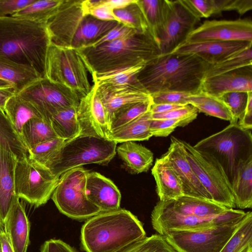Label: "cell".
<instances>
[{"label": "cell", "mask_w": 252, "mask_h": 252, "mask_svg": "<svg viewBox=\"0 0 252 252\" xmlns=\"http://www.w3.org/2000/svg\"><path fill=\"white\" fill-rule=\"evenodd\" d=\"M63 1V0H35L11 16L46 24L58 11Z\"/></svg>", "instance_id": "8d00e7d4"}, {"label": "cell", "mask_w": 252, "mask_h": 252, "mask_svg": "<svg viewBox=\"0 0 252 252\" xmlns=\"http://www.w3.org/2000/svg\"><path fill=\"white\" fill-rule=\"evenodd\" d=\"M113 13L118 22L129 28L142 32L149 31L147 22L137 0L123 8L113 10Z\"/></svg>", "instance_id": "f35d334b"}, {"label": "cell", "mask_w": 252, "mask_h": 252, "mask_svg": "<svg viewBox=\"0 0 252 252\" xmlns=\"http://www.w3.org/2000/svg\"><path fill=\"white\" fill-rule=\"evenodd\" d=\"M4 113L20 137L23 126L28 121L33 118L45 119L32 103L18 94L8 100Z\"/></svg>", "instance_id": "f546056e"}, {"label": "cell", "mask_w": 252, "mask_h": 252, "mask_svg": "<svg viewBox=\"0 0 252 252\" xmlns=\"http://www.w3.org/2000/svg\"><path fill=\"white\" fill-rule=\"evenodd\" d=\"M152 100L133 103L118 110L113 114L109 124V132L131 122L150 110Z\"/></svg>", "instance_id": "60d3db41"}, {"label": "cell", "mask_w": 252, "mask_h": 252, "mask_svg": "<svg viewBox=\"0 0 252 252\" xmlns=\"http://www.w3.org/2000/svg\"><path fill=\"white\" fill-rule=\"evenodd\" d=\"M183 106L184 105L166 103L153 104L150 108V112L152 114L162 113L181 107Z\"/></svg>", "instance_id": "680465c9"}, {"label": "cell", "mask_w": 252, "mask_h": 252, "mask_svg": "<svg viewBox=\"0 0 252 252\" xmlns=\"http://www.w3.org/2000/svg\"><path fill=\"white\" fill-rule=\"evenodd\" d=\"M133 30L134 29L119 22L115 28L89 46H96L103 43L116 40L126 35Z\"/></svg>", "instance_id": "db71d44e"}, {"label": "cell", "mask_w": 252, "mask_h": 252, "mask_svg": "<svg viewBox=\"0 0 252 252\" xmlns=\"http://www.w3.org/2000/svg\"><path fill=\"white\" fill-rule=\"evenodd\" d=\"M17 94L32 103L48 120L59 111L77 107L81 98L76 92L47 78L35 81Z\"/></svg>", "instance_id": "5bb4252c"}, {"label": "cell", "mask_w": 252, "mask_h": 252, "mask_svg": "<svg viewBox=\"0 0 252 252\" xmlns=\"http://www.w3.org/2000/svg\"><path fill=\"white\" fill-rule=\"evenodd\" d=\"M193 147L216 160L232 188L241 165L252 158V130L244 129L238 123L230 124Z\"/></svg>", "instance_id": "8992f818"}, {"label": "cell", "mask_w": 252, "mask_h": 252, "mask_svg": "<svg viewBox=\"0 0 252 252\" xmlns=\"http://www.w3.org/2000/svg\"><path fill=\"white\" fill-rule=\"evenodd\" d=\"M181 141L193 172L212 200L228 208H235L231 187L219 163L208 154L197 150L185 141Z\"/></svg>", "instance_id": "8fae6325"}, {"label": "cell", "mask_w": 252, "mask_h": 252, "mask_svg": "<svg viewBox=\"0 0 252 252\" xmlns=\"http://www.w3.org/2000/svg\"><path fill=\"white\" fill-rule=\"evenodd\" d=\"M249 92H231L223 94L220 98L229 108L232 119L230 124H237L243 117L247 104Z\"/></svg>", "instance_id": "ee69618b"}, {"label": "cell", "mask_w": 252, "mask_h": 252, "mask_svg": "<svg viewBox=\"0 0 252 252\" xmlns=\"http://www.w3.org/2000/svg\"><path fill=\"white\" fill-rule=\"evenodd\" d=\"M82 0H63L58 11L46 24L51 44L80 49L91 45L119 23L84 14Z\"/></svg>", "instance_id": "5b68a950"}, {"label": "cell", "mask_w": 252, "mask_h": 252, "mask_svg": "<svg viewBox=\"0 0 252 252\" xmlns=\"http://www.w3.org/2000/svg\"><path fill=\"white\" fill-rule=\"evenodd\" d=\"M116 152L126 165L134 174L147 172L153 163L152 152L134 141L121 143Z\"/></svg>", "instance_id": "83f0119b"}, {"label": "cell", "mask_w": 252, "mask_h": 252, "mask_svg": "<svg viewBox=\"0 0 252 252\" xmlns=\"http://www.w3.org/2000/svg\"><path fill=\"white\" fill-rule=\"evenodd\" d=\"M162 156L167 160L179 177L184 195L212 201L193 172L186 158L181 140L172 136L168 149Z\"/></svg>", "instance_id": "ac0fdd59"}, {"label": "cell", "mask_w": 252, "mask_h": 252, "mask_svg": "<svg viewBox=\"0 0 252 252\" xmlns=\"http://www.w3.org/2000/svg\"><path fill=\"white\" fill-rule=\"evenodd\" d=\"M120 252H177L164 236L153 234L132 244Z\"/></svg>", "instance_id": "7bdbcfd3"}, {"label": "cell", "mask_w": 252, "mask_h": 252, "mask_svg": "<svg viewBox=\"0 0 252 252\" xmlns=\"http://www.w3.org/2000/svg\"><path fill=\"white\" fill-rule=\"evenodd\" d=\"M160 201L175 200L184 195L182 183L167 160L162 156L157 158L152 169Z\"/></svg>", "instance_id": "d4e9b609"}, {"label": "cell", "mask_w": 252, "mask_h": 252, "mask_svg": "<svg viewBox=\"0 0 252 252\" xmlns=\"http://www.w3.org/2000/svg\"><path fill=\"white\" fill-rule=\"evenodd\" d=\"M137 2L146 18L149 31L158 43V37L167 15V0H137Z\"/></svg>", "instance_id": "d590c367"}, {"label": "cell", "mask_w": 252, "mask_h": 252, "mask_svg": "<svg viewBox=\"0 0 252 252\" xmlns=\"http://www.w3.org/2000/svg\"><path fill=\"white\" fill-rule=\"evenodd\" d=\"M51 44L46 24L16 17H0V55L32 67L46 78L47 52Z\"/></svg>", "instance_id": "3957f363"}, {"label": "cell", "mask_w": 252, "mask_h": 252, "mask_svg": "<svg viewBox=\"0 0 252 252\" xmlns=\"http://www.w3.org/2000/svg\"><path fill=\"white\" fill-rule=\"evenodd\" d=\"M209 65L195 55L171 53L148 63L136 79L150 95L163 92L192 94L201 91Z\"/></svg>", "instance_id": "6da1fadb"}, {"label": "cell", "mask_w": 252, "mask_h": 252, "mask_svg": "<svg viewBox=\"0 0 252 252\" xmlns=\"http://www.w3.org/2000/svg\"><path fill=\"white\" fill-rule=\"evenodd\" d=\"M40 252H77L73 247L60 239H50L41 247Z\"/></svg>", "instance_id": "11a10c76"}, {"label": "cell", "mask_w": 252, "mask_h": 252, "mask_svg": "<svg viewBox=\"0 0 252 252\" xmlns=\"http://www.w3.org/2000/svg\"><path fill=\"white\" fill-rule=\"evenodd\" d=\"M17 92L13 87L0 88V110L4 112V108L8 100Z\"/></svg>", "instance_id": "6f0895ef"}, {"label": "cell", "mask_w": 252, "mask_h": 252, "mask_svg": "<svg viewBox=\"0 0 252 252\" xmlns=\"http://www.w3.org/2000/svg\"></svg>", "instance_id": "03108f58"}, {"label": "cell", "mask_w": 252, "mask_h": 252, "mask_svg": "<svg viewBox=\"0 0 252 252\" xmlns=\"http://www.w3.org/2000/svg\"><path fill=\"white\" fill-rule=\"evenodd\" d=\"M232 190L236 207H252V158L240 167Z\"/></svg>", "instance_id": "4dcf8cb0"}, {"label": "cell", "mask_w": 252, "mask_h": 252, "mask_svg": "<svg viewBox=\"0 0 252 252\" xmlns=\"http://www.w3.org/2000/svg\"><path fill=\"white\" fill-rule=\"evenodd\" d=\"M49 120L33 118L23 126L21 138L29 149L42 142L57 137Z\"/></svg>", "instance_id": "e575fe53"}, {"label": "cell", "mask_w": 252, "mask_h": 252, "mask_svg": "<svg viewBox=\"0 0 252 252\" xmlns=\"http://www.w3.org/2000/svg\"><path fill=\"white\" fill-rule=\"evenodd\" d=\"M46 78L76 92L81 97L93 86L89 80L86 64L77 49L50 44L47 55Z\"/></svg>", "instance_id": "9c48e42d"}, {"label": "cell", "mask_w": 252, "mask_h": 252, "mask_svg": "<svg viewBox=\"0 0 252 252\" xmlns=\"http://www.w3.org/2000/svg\"><path fill=\"white\" fill-rule=\"evenodd\" d=\"M252 252V212H246L240 225L220 252Z\"/></svg>", "instance_id": "74e56055"}, {"label": "cell", "mask_w": 252, "mask_h": 252, "mask_svg": "<svg viewBox=\"0 0 252 252\" xmlns=\"http://www.w3.org/2000/svg\"><path fill=\"white\" fill-rule=\"evenodd\" d=\"M94 86L105 108L108 124L114 113L120 108L152 100L151 95L139 83L118 86L94 84Z\"/></svg>", "instance_id": "d6986e66"}, {"label": "cell", "mask_w": 252, "mask_h": 252, "mask_svg": "<svg viewBox=\"0 0 252 252\" xmlns=\"http://www.w3.org/2000/svg\"><path fill=\"white\" fill-rule=\"evenodd\" d=\"M252 46L233 54L219 63L210 64L204 79L240 67L252 65Z\"/></svg>", "instance_id": "ab89813d"}, {"label": "cell", "mask_w": 252, "mask_h": 252, "mask_svg": "<svg viewBox=\"0 0 252 252\" xmlns=\"http://www.w3.org/2000/svg\"><path fill=\"white\" fill-rule=\"evenodd\" d=\"M191 94L177 92H163L152 94L151 95L153 104H172L188 105V98Z\"/></svg>", "instance_id": "c3c4849f"}, {"label": "cell", "mask_w": 252, "mask_h": 252, "mask_svg": "<svg viewBox=\"0 0 252 252\" xmlns=\"http://www.w3.org/2000/svg\"><path fill=\"white\" fill-rule=\"evenodd\" d=\"M246 212L229 208L225 212L209 218H198L183 215L166 206L159 200L151 213V223L153 229L164 236L172 231L199 230L213 226L230 223L241 220Z\"/></svg>", "instance_id": "7c38bea8"}, {"label": "cell", "mask_w": 252, "mask_h": 252, "mask_svg": "<svg viewBox=\"0 0 252 252\" xmlns=\"http://www.w3.org/2000/svg\"><path fill=\"white\" fill-rule=\"evenodd\" d=\"M220 14L222 11H236L242 15L252 8V0H215Z\"/></svg>", "instance_id": "f907efd6"}, {"label": "cell", "mask_w": 252, "mask_h": 252, "mask_svg": "<svg viewBox=\"0 0 252 252\" xmlns=\"http://www.w3.org/2000/svg\"><path fill=\"white\" fill-rule=\"evenodd\" d=\"M252 46L248 41L185 42L171 53L195 55L213 64Z\"/></svg>", "instance_id": "ffe728a7"}, {"label": "cell", "mask_w": 252, "mask_h": 252, "mask_svg": "<svg viewBox=\"0 0 252 252\" xmlns=\"http://www.w3.org/2000/svg\"><path fill=\"white\" fill-rule=\"evenodd\" d=\"M77 117L81 128L80 135L107 139L109 129L105 109L94 86L80 98Z\"/></svg>", "instance_id": "e0dca14e"}, {"label": "cell", "mask_w": 252, "mask_h": 252, "mask_svg": "<svg viewBox=\"0 0 252 252\" xmlns=\"http://www.w3.org/2000/svg\"><path fill=\"white\" fill-rule=\"evenodd\" d=\"M134 0H103L104 3L112 10L123 8L134 1Z\"/></svg>", "instance_id": "91938a15"}, {"label": "cell", "mask_w": 252, "mask_h": 252, "mask_svg": "<svg viewBox=\"0 0 252 252\" xmlns=\"http://www.w3.org/2000/svg\"><path fill=\"white\" fill-rule=\"evenodd\" d=\"M163 202L166 206L178 213L198 218L218 216L229 209L209 200L185 195L175 200Z\"/></svg>", "instance_id": "484cf974"}, {"label": "cell", "mask_w": 252, "mask_h": 252, "mask_svg": "<svg viewBox=\"0 0 252 252\" xmlns=\"http://www.w3.org/2000/svg\"><path fill=\"white\" fill-rule=\"evenodd\" d=\"M198 111L193 106L188 104L162 113L152 114V119H185L197 117Z\"/></svg>", "instance_id": "681fc988"}, {"label": "cell", "mask_w": 252, "mask_h": 252, "mask_svg": "<svg viewBox=\"0 0 252 252\" xmlns=\"http://www.w3.org/2000/svg\"><path fill=\"white\" fill-rule=\"evenodd\" d=\"M83 13L84 14H90L103 21H118L113 13V10L104 3L103 0H100L97 5L83 11Z\"/></svg>", "instance_id": "f5cc1de1"}, {"label": "cell", "mask_w": 252, "mask_h": 252, "mask_svg": "<svg viewBox=\"0 0 252 252\" xmlns=\"http://www.w3.org/2000/svg\"><path fill=\"white\" fill-rule=\"evenodd\" d=\"M196 117L185 119H152L150 128L153 136L166 137L177 127L184 126L195 120Z\"/></svg>", "instance_id": "bcb514c9"}, {"label": "cell", "mask_w": 252, "mask_h": 252, "mask_svg": "<svg viewBox=\"0 0 252 252\" xmlns=\"http://www.w3.org/2000/svg\"><path fill=\"white\" fill-rule=\"evenodd\" d=\"M59 178L29 156L17 160L14 170L16 194L38 207L51 197Z\"/></svg>", "instance_id": "30bf717a"}, {"label": "cell", "mask_w": 252, "mask_h": 252, "mask_svg": "<svg viewBox=\"0 0 252 252\" xmlns=\"http://www.w3.org/2000/svg\"><path fill=\"white\" fill-rule=\"evenodd\" d=\"M165 21L158 37L160 55L171 53L184 43L200 20L184 0H167Z\"/></svg>", "instance_id": "9a60e30c"}, {"label": "cell", "mask_w": 252, "mask_h": 252, "mask_svg": "<svg viewBox=\"0 0 252 252\" xmlns=\"http://www.w3.org/2000/svg\"><path fill=\"white\" fill-rule=\"evenodd\" d=\"M35 0H0V17L11 16Z\"/></svg>", "instance_id": "816d5d0a"}, {"label": "cell", "mask_w": 252, "mask_h": 252, "mask_svg": "<svg viewBox=\"0 0 252 252\" xmlns=\"http://www.w3.org/2000/svg\"><path fill=\"white\" fill-rule=\"evenodd\" d=\"M3 230V228L0 224V232Z\"/></svg>", "instance_id": "e7e4bbea"}, {"label": "cell", "mask_w": 252, "mask_h": 252, "mask_svg": "<svg viewBox=\"0 0 252 252\" xmlns=\"http://www.w3.org/2000/svg\"><path fill=\"white\" fill-rule=\"evenodd\" d=\"M0 78L12 84L17 94L42 78L32 67L16 63L0 55Z\"/></svg>", "instance_id": "4316f807"}, {"label": "cell", "mask_w": 252, "mask_h": 252, "mask_svg": "<svg viewBox=\"0 0 252 252\" xmlns=\"http://www.w3.org/2000/svg\"><path fill=\"white\" fill-rule=\"evenodd\" d=\"M205 41H252V21L248 18L205 21L190 32L185 42Z\"/></svg>", "instance_id": "2e32d148"}, {"label": "cell", "mask_w": 252, "mask_h": 252, "mask_svg": "<svg viewBox=\"0 0 252 252\" xmlns=\"http://www.w3.org/2000/svg\"><path fill=\"white\" fill-rule=\"evenodd\" d=\"M78 50L92 75L144 66L161 55L158 44L149 31L136 30L116 40Z\"/></svg>", "instance_id": "7a4b0ae2"}, {"label": "cell", "mask_w": 252, "mask_h": 252, "mask_svg": "<svg viewBox=\"0 0 252 252\" xmlns=\"http://www.w3.org/2000/svg\"><path fill=\"white\" fill-rule=\"evenodd\" d=\"M16 198L4 220L3 230L14 252H27L30 225L24 208Z\"/></svg>", "instance_id": "603a6c76"}, {"label": "cell", "mask_w": 252, "mask_h": 252, "mask_svg": "<svg viewBox=\"0 0 252 252\" xmlns=\"http://www.w3.org/2000/svg\"><path fill=\"white\" fill-rule=\"evenodd\" d=\"M151 120L150 110L131 122L109 132L107 139L117 143L148 140L153 136L150 128Z\"/></svg>", "instance_id": "f1b7e54d"}, {"label": "cell", "mask_w": 252, "mask_h": 252, "mask_svg": "<svg viewBox=\"0 0 252 252\" xmlns=\"http://www.w3.org/2000/svg\"><path fill=\"white\" fill-rule=\"evenodd\" d=\"M64 141L57 137L36 145L29 149V157L34 161L44 166Z\"/></svg>", "instance_id": "f6af8a7d"}, {"label": "cell", "mask_w": 252, "mask_h": 252, "mask_svg": "<svg viewBox=\"0 0 252 252\" xmlns=\"http://www.w3.org/2000/svg\"><path fill=\"white\" fill-rule=\"evenodd\" d=\"M144 66L137 65L99 75H93L94 84L124 85L138 83L137 73Z\"/></svg>", "instance_id": "b9f144b4"}, {"label": "cell", "mask_w": 252, "mask_h": 252, "mask_svg": "<svg viewBox=\"0 0 252 252\" xmlns=\"http://www.w3.org/2000/svg\"><path fill=\"white\" fill-rule=\"evenodd\" d=\"M0 252H2V246H1V244L0 241Z\"/></svg>", "instance_id": "be15d7a7"}, {"label": "cell", "mask_w": 252, "mask_h": 252, "mask_svg": "<svg viewBox=\"0 0 252 252\" xmlns=\"http://www.w3.org/2000/svg\"><path fill=\"white\" fill-rule=\"evenodd\" d=\"M0 241L2 252H14L3 230L0 232Z\"/></svg>", "instance_id": "94428289"}, {"label": "cell", "mask_w": 252, "mask_h": 252, "mask_svg": "<svg viewBox=\"0 0 252 252\" xmlns=\"http://www.w3.org/2000/svg\"><path fill=\"white\" fill-rule=\"evenodd\" d=\"M242 220L199 230L172 231L164 237L177 252H220Z\"/></svg>", "instance_id": "4fadbf2b"}, {"label": "cell", "mask_w": 252, "mask_h": 252, "mask_svg": "<svg viewBox=\"0 0 252 252\" xmlns=\"http://www.w3.org/2000/svg\"><path fill=\"white\" fill-rule=\"evenodd\" d=\"M146 236L141 221L122 208L89 218L81 230V244L86 252H120Z\"/></svg>", "instance_id": "277c9868"}, {"label": "cell", "mask_w": 252, "mask_h": 252, "mask_svg": "<svg viewBox=\"0 0 252 252\" xmlns=\"http://www.w3.org/2000/svg\"><path fill=\"white\" fill-rule=\"evenodd\" d=\"M86 194L88 199L98 207L101 212L120 208V190L112 181L97 172H88Z\"/></svg>", "instance_id": "7402d4cb"}, {"label": "cell", "mask_w": 252, "mask_h": 252, "mask_svg": "<svg viewBox=\"0 0 252 252\" xmlns=\"http://www.w3.org/2000/svg\"><path fill=\"white\" fill-rule=\"evenodd\" d=\"M192 12L199 18L219 14L215 0H184Z\"/></svg>", "instance_id": "7dc6e473"}, {"label": "cell", "mask_w": 252, "mask_h": 252, "mask_svg": "<svg viewBox=\"0 0 252 252\" xmlns=\"http://www.w3.org/2000/svg\"><path fill=\"white\" fill-rule=\"evenodd\" d=\"M188 103L196 108L198 112L231 121L232 115L228 106L220 98L210 95L201 91L190 94Z\"/></svg>", "instance_id": "836d02e7"}, {"label": "cell", "mask_w": 252, "mask_h": 252, "mask_svg": "<svg viewBox=\"0 0 252 252\" xmlns=\"http://www.w3.org/2000/svg\"><path fill=\"white\" fill-rule=\"evenodd\" d=\"M0 149L11 152L17 160L30 156L29 150L4 112L0 110Z\"/></svg>", "instance_id": "d6a6232c"}, {"label": "cell", "mask_w": 252, "mask_h": 252, "mask_svg": "<svg viewBox=\"0 0 252 252\" xmlns=\"http://www.w3.org/2000/svg\"><path fill=\"white\" fill-rule=\"evenodd\" d=\"M243 128L252 130V92H249L247 104L244 115L238 122Z\"/></svg>", "instance_id": "9f6ffc18"}, {"label": "cell", "mask_w": 252, "mask_h": 252, "mask_svg": "<svg viewBox=\"0 0 252 252\" xmlns=\"http://www.w3.org/2000/svg\"><path fill=\"white\" fill-rule=\"evenodd\" d=\"M117 144L106 139L79 135L64 141L44 166L60 177L66 171L83 165H105L115 156Z\"/></svg>", "instance_id": "52a82bcc"}, {"label": "cell", "mask_w": 252, "mask_h": 252, "mask_svg": "<svg viewBox=\"0 0 252 252\" xmlns=\"http://www.w3.org/2000/svg\"><path fill=\"white\" fill-rule=\"evenodd\" d=\"M201 91L219 97L231 92H252V65L205 78Z\"/></svg>", "instance_id": "44dd1931"}, {"label": "cell", "mask_w": 252, "mask_h": 252, "mask_svg": "<svg viewBox=\"0 0 252 252\" xmlns=\"http://www.w3.org/2000/svg\"><path fill=\"white\" fill-rule=\"evenodd\" d=\"M77 107L63 109L49 118L57 136L65 141L74 139L80 134L81 128L77 117Z\"/></svg>", "instance_id": "1f68e13d"}, {"label": "cell", "mask_w": 252, "mask_h": 252, "mask_svg": "<svg viewBox=\"0 0 252 252\" xmlns=\"http://www.w3.org/2000/svg\"><path fill=\"white\" fill-rule=\"evenodd\" d=\"M17 159L10 151L0 149V224L3 228L6 216L15 200L14 170Z\"/></svg>", "instance_id": "cb8c5ba5"}, {"label": "cell", "mask_w": 252, "mask_h": 252, "mask_svg": "<svg viewBox=\"0 0 252 252\" xmlns=\"http://www.w3.org/2000/svg\"><path fill=\"white\" fill-rule=\"evenodd\" d=\"M14 87L10 82L0 78V88Z\"/></svg>", "instance_id": "6125c7cd"}, {"label": "cell", "mask_w": 252, "mask_h": 252, "mask_svg": "<svg viewBox=\"0 0 252 252\" xmlns=\"http://www.w3.org/2000/svg\"><path fill=\"white\" fill-rule=\"evenodd\" d=\"M88 172L82 166L64 172L52 194V199L60 212L71 219H87L101 212L86 194Z\"/></svg>", "instance_id": "ba28073f"}]
</instances>
